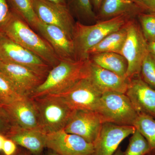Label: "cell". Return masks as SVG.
Returning a JSON list of instances; mask_svg holds the SVG:
<instances>
[{"label": "cell", "mask_w": 155, "mask_h": 155, "mask_svg": "<svg viewBox=\"0 0 155 155\" xmlns=\"http://www.w3.org/2000/svg\"><path fill=\"white\" fill-rule=\"evenodd\" d=\"M0 33L38 56L52 68L61 60L49 44L35 33L20 16L12 11Z\"/></svg>", "instance_id": "6da1fadb"}, {"label": "cell", "mask_w": 155, "mask_h": 155, "mask_svg": "<svg viewBox=\"0 0 155 155\" xmlns=\"http://www.w3.org/2000/svg\"><path fill=\"white\" fill-rule=\"evenodd\" d=\"M90 60H61L52 67L31 98L56 94L67 90L83 78L88 77Z\"/></svg>", "instance_id": "7a4b0ae2"}, {"label": "cell", "mask_w": 155, "mask_h": 155, "mask_svg": "<svg viewBox=\"0 0 155 155\" xmlns=\"http://www.w3.org/2000/svg\"><path fill=\"white\" fill-rule=\"evenodd\" d=\"M131 18L133 17L121 15L94 25H84L79 22L75 23L72 39L76 60L89 59L88 52L91 49L110 34L123 27Z\"/></svg>", "instance_id": "3957f363"}, {"label": "cell", "mask_w": 155, "mask_h": 155, "mask_svg": "<svg viewBox=\"0 0 155 155\" xmlns=\"http://www.w3.org/2000/svg\"><path fill=\"white\" fill-rule=\"evenodd\" d=\"M95 111L104 123L133 126L138 114L125 94L109 92L102 94Z\"/></svg>", "instance_id": "277c9868"}, {"label": "cell", "mask_w": 155, "mask_h": 155, "mask_svg": "<svg viewBox=\"0 0 155 155\" xmlns=\"http://www.w3.org/2000/svg\"><path fill=\"white\" fill-rule=\"evenodd\" d=\"M32 98L38 111L43 132L48 134L64 129L74 110L54 94Z\"/></svg>", "instance_id": "5b68a950"}, {"label": "cell", "mask_w": 155, "mask_h": 155, "mask_svg": "<svg viewBox=\"0 0 155 155\" xmlns=\"http://www.w3.org/2000/svg\"><path fill=\"white\" fill-rule=\"evenodd\" d=\"M126 27L127 36L120 54L127 61V78L130 79L140 75L142 64L148 50L140 25L130 18Z\"/></svg>", "instance_id": "8992f818"}, {"label": "cell", "mask_w": 155, "mask_h": 155, "mask_svg": "<svg viewBox=\"0 0 155 155\" xmlns=\"http://www.w3.org/2000/svg\"><path fill=\"white\" fill-rule=\"evenodd\" d=\"M0 61L20 65L45 78L51 69L38 56L0 33Z\"/></svg>", "instance_id": "52a82bcc"}, {"label": "cell", "mask_w": 155, "mask_h": 155, "mask_svg": "<svg viewBox=\"0 0 155 155\" xmlns=\"http://www.w3.org/2000/svg\"><path fill=\"white\" fill-rule=\"evenodd\" d=\"M102 94L87 77L79 81L65 91L54 95L73 110L95 111Z\"/></svg>", "instance_id": "ba28073f"}, {"label": "cell", "mask_w": 155, "mask_h": 155, "mask_svg": "<svg viewBox=\"0 0 155 155\" xmlns=\"http://www.w3.org/2000/svg\"><path fill=\"white\" fill-rule=\"evenodd\" d=\"M32 4L37 17L40 21L61 28L72 39L75 23L67 6L46 0H32Z\"/></svg>", "instance_id": "9c48e42d"}, {"label": "cell", "mask_w": 155, "mask_h": 155, "mask_svg": "<svg viewBox=\"0 0 155 155\" xmlns=\"http://www.w3.org/2000/svg\"><path fill=\"white\" fill-rule=\"evenodd\" d=\"M46 147L61 155H93L94 144L62 129L47 134Z\"/></svg>", "instance_id": "30bf717a"}, {"label": "cell", "mask_w": 155, "mask_h": 155, "mask_svg": "<svg viewBox=\"0 0 155 155\" xmlns=\"http://www.w3.org/2000/svg\"><path fill=\"white\" fill-rule=\"evenodd\" d=\"M0 72L10 80L20 95L31 97L45 78L26 67L0 61Z\"/></svg>", "instance_id": "8fae6325"}, {"label": "cell", "mask_w": 155, "mask_h": 155, "mask_svg": "<svg viewBox=\"0 0 155 155\" xmlns=\"http://www.w3.org/2000/svg\"><path fill=\"white\" fill-rule=\"evenodd\" d=\"M103 122L95 111L74 110L64 130L81 137L93 144L99 135Z\"/></svg>", "instance_id": "7c38bea8"}, {"label": "cell", "mask_w": 155, "mask_h": 155, "mask_svg": "<svg viewBox=\"0 0 155 155\" xmlns=\"http://www.w3.org/2000/svg\"><path fill=\"white\" fill-rule=\"evenodd\" d=\"M136 130L133 126L103 123L99 135L93 143V155H113L119 145Z\"/></svg>", "instance_id": "4fadbf2b"}, {"label": "cell", "mask_w": 155, "mask_h": 155, "mask_svg": "<svg viewBox=\"0 0 155 155\" xmlns=\"http://www.w3.org/2000/svg\"><path fill=\"white\" fill-rule=\"evenodd\" d=\"M34 28L49 44L60 60H76L73 39L61 28L39 19Z\"/></svg>", "instance_id": "5bb4252c"}, {"label": "cell", "mask_w": 155, "mask_h": 155, "mask_svg": "<svg viewBox=\"0 0 155 155\" xmlns=\"http://www.w3.org/2000/svg\"><path fill=\"white\" fill-rule=\"evenodd\" d=\"M125 94L139 114L155 119V89L142 80L140 75L128 80Z\"/></svg>", "instance_id": "9a60e30c"}, {"label": "cell", "mask_w": 155, "mask_h": 155, "mask_svg": "<svg viewBox=\"0 0 155 155\" xmlns=\"http://www.w3.org/2000/svg\"><path fill=\"white\" fill-rule=\"evenodd\" d=\"M2 106L17 127L42 130L38 111L32 98L23 97L8 105Z\"/></svg>", "instance_id": "2e32d148"}, {"label": "cell", "mask_w": 155, "mask_h": 155, "mask_svg": "<svg viewBox=\"0 0 155 155\" xmlns=\"http://www.w3.org/2000/svg\"><path fill=\"white\" fill-rule=\"evenodd\" d=\"M88 78L102 94L109 92L125 94L129 80L97 66L91 60Z\"/></svg>", "instance_id": "e0dca14e"}, {"label": "cell", "mask_w": 155, "mask_h": 155, "mask_svg": "<svg viewBox=\"0 0 155 155\" xmlns=\"http://www.w3.org/2000/svg\"><path fill=\"white\" fill-rule=\"evenodd\" d=\"M47 134L41 130L22 129L17 127L7 136L19 146L33 155H39L46 147Z\"/></svg>", "instance_id": "ac0fdd59"}, {"label": "cell", "mask_w": 155, "mask_h": 155, "mask_svg": "<svg viewBox=\"0 0 155 155\" xmlns=\"http://www.w3.org/2000/svg\"><path fill=\"white\" fill-rule=\"evenodd\" d=\"M97 18L107 19L121 15L134 17L145 11L133 0H102Z\"/></svg>", "instance_id": "d6986e66"}, {"label": "cell", "mask_w": 155, "mask_h": 155, "mask_svg": "<svg viewBox=\"0 0 155 155\" xmlns=\"http://www.w3.org/2000/svg\"><path fill=\"white\" fill-rule=\"evenodd\" d=\"M91 61L97 66L127 78V61L121 54L112 52L98 53L91 55Z\"/></svg>", "instance_id": "ffe728a7"}, {"label": "cell", "mask_w": 155, "mask_h": 155, "mask_svg": "<svg viewBox=\"0 0 155 155\" xmlns=\"http://www.w3.org/2000/svg\"><path fill=\"white\" fill-rule=\"evenodd\" d=\"M127 35L126 24L122 28L112 32L90 50L88 55L105 52L120 54Z\"/></svg>", "instance_id": "44dd1931"}, {"label": "cell", "mask_w": 155, "mask_h": 155, "mask_svg": "<svg viewBox=\"0 0 155 155\" xmlns=\"http://www.w3.org/2000/svg\"><path fill=\"white\" fill-rule=\"evenodd\" d=\"M133 126L147 141L149 152L147 155H155V119L145 114H139Z\"/></svg>", "instance_id": "7402d4cb"}, {"label": "cell", "mask_w": 155, "mask_h": 155, "mask_svg": "<svg viewBox=\"0 0 155 155\" xmlns=\"http://www.w3.org/2000/svg\"><path fill=\"white\" fill-rule=\"evenodd\" d=\"M11 11L34 27L38 19L33 8L32 0H7Z\"/></svg>", "instance_id": "603a6c76"}, {"label": "cell", "mask_w": 155, "mask_h": 155, "mask_svg": "<svg viewBox=\"0 0 155 155\" xmlns=\"http://www.w3.org/2000/svg\"><path fill=\"white\" fill-rule=\"evenodd\" d=\"M67 4L72 15L80 19L92 21L97 18L91 0H67Z\"/></svg>", "instance_id": "cb8c5ba5"}, {"label": "cell", "mask_w": 155, "mask_h": 155, "mask_svg": "<svg viewBox=\"0 0 155 155\" xmlns=\"http://www.w3.org/2000/svg\"><path fill=\"white\" fill-rule=\"evenodd\" d=\"M23 97L7 77L0 72V105H8Z\"/></svg>", "instance_id": "d4e9b609"}, {"label": "cell", "mask_w": 155, "mask_h": 155, "mask_svg": "<svg viewBox=\"0 0 155 155\" xmlns=\"http://www.w3.org/2000/svg\"><path fill=\"white\" fill-rule=\"evenodd\" d=\"M149 147L146 139L136 129L123 155H147Z\"/></svg>", "instance_id": "484cf974"}, {"label": "cell", "mask_w": 155, "mask_h": 155, "mask_svg": "<svg viewBox=\"0 0 155 155\" xmlns=\"http://www.w3.org/2000/svg\"><path fill=\"white\" fill-rule=\"evenodd\" d=\"M140 76L146 83L155 89V55L150 52L143 61Z\"/></svg>", "instance_id": "4316f807"}, {"label": "cell", "mask_w": 155, "mask_h": 155, "mask_svg": "<svg viewBox=\"0 0 155 155\" xmlns=\"http://www.w3.org/2000/svg\"><path fill=\"white\" fill-rule=\"evenodd\" d=\"M143 36L147 42L155 38V13H140L137 16Z\"/></svg>", "instance_id": "83f0119b"}, {"label": "cell", "mask_w": 155, "mask_h": 155, "mask_svg": "<svg viewBox=\"0 0 155 155\" xmlns=\"http://www.w3.org/2000/svg\"><path fill=\"white\" fill-rule=\"evenodd\" d=\"M16 127L5 109L0 105V134L7 137Z\"/></svg>", "instance_id": "f1b7e54d"}, {"label": "cell", "mask_w": 155, "mask_h": 155, "mask_svg": "<svg viewBox=\"0 0 155 155\" xmlns=\"http://www.w3.org/2000/svg\"><path fill=\"white\" fill-rule=\"evenodd\" d=\"M7 0H0V32L5 23L10 18L12 14Z\"/></svg>", "instance_id": "f546056e"}, {"label": "cell", "mask_w": 155, "mask_h": 155, "mask_svg": "<svg viewBox=\"0 0 155 155\" xmlns=\"http://www.w3.org/2000/svg\"><path fill=\"white\" fill-rule=\"evenodd\" d=\"M19 148L16 143L11 139H6L3 146L2 153L4 155H14Z\"/></svg>", "instance_id": "4dcf8cb0"}, {"label": "cell", "mask_w": 155, "mask_h": 155, "mask_svg": "<svg viewBox=\"0 0 155 155\" xmlns=\"http://www.w3.org/2000/svg\"><path fill=\"white\" fill-rule=\"evenodd\" d=\"M135 2L146 13H155V0H136Z\"/></svg>", "instance_id": "1f68e13d"}, {"label": "cell", "mask_w": 155, "mask_h": 155, "mask_svg": "<svg viewBox=\"0 0 155 155\" xmlns=\"http://www.w3.org/2000/svg\"><path fill=\"white\" fill-rule=\"evenodd\" d=\"M147 44L148 51L155 55V38L147 42Z\"/></svg>", "instance_id": "d6a6232c"}, {"label": "cell", "mask_w": 155, "mask_h": 155, "mask_svg": "<svg viewBox=\"0 0 155 155\" xmlns=\"http://www.w3.org/2000/svg\"><path fill=\"white\" fill-rule=\"evenodd\" d=\"M102 0H91L92 4L94 9L98 11Z\"/></svg>", "instance_id": "836d02e7"}, {"label": "cell", "mask_w": 155, "mask_h": 155, "mask_svg": "<svg viewBox=\"0 0 155 155\" xmlns=\"http://www.w3.org/2000/svg\"><path fill=\"white\" fill-rule=\"evenodd\" d=\"M7 137L4 134H0V153H2V150L3 146Z\"/></svg>", "instance_id": "e575fe53"}, {"label": "cell", "mask_w": 155, "mask_h": 155, "mask_svg": "<svg viewBox=\"0 0 155 155\" xmlns=\"http://www.w3.org/2000/svg\"><path fill=\"white\" fill-rule=\"evenodd\" d=\"M50 2L55 3L62 5L67 6V0H46Z\"/></svg>", "instance_id": "d590c367"}, {"label": "cell", "mask_w": 155, "mask_h": 155, "mask_svg": "<svg viewBox=\"0 0 155 155\" xmlns=\"http://www.w3.org/2000/svg\"><path fill=\"white\" fill-rule=\"evenodd\" d=\"M0 155H4L2 153H0ZM14 155H33L30 153H28L25 151L18 148L17 152L15 153Z\"/></svg>", "instance_id": "8d00e7d4"}, {"label": "cell", "mask_w": 155, "mask_h": 155, "mask_svg": "<svg viewBox=\"0 0 155 155\" xmlns=\"http://www.w3.org/2000/svg\"><path fill=\"white\" fill-rule=\"evenodd\" d=\"M124 155V152L121 150L120 148L117 149L116 151L114 153L113 155Z\"/></svg>", "instance_id": "74e56055"}, {"label": "cell", "mask_w": 155, "mask_h": 155, "mask_svg": "<svg viewBox=\"0 0 155 155\" xmlns=\"http://www.w3.org/2000/svg\"><path fill=\"white\" fill-rule=\"evenodd\" d=\"M45 155H61L58 153L52 150L49 149V151Z\"/></svg>", "instance_id": "f35d334b"}, {"label": "cell", "mask_w": 155, "mask_h": 155, "mask_svg": "<svg viewBox=\"0 0 155 155\" xmlns=\"http://www.w3.org/2000/svg\"><path fill=\"white\" fill-rule=\"evenodd\" d=\"M133 1H134V2H135V1H136V0H133Z\"/></svg>", "instance_id": "ab89813d"}]
</instances>
